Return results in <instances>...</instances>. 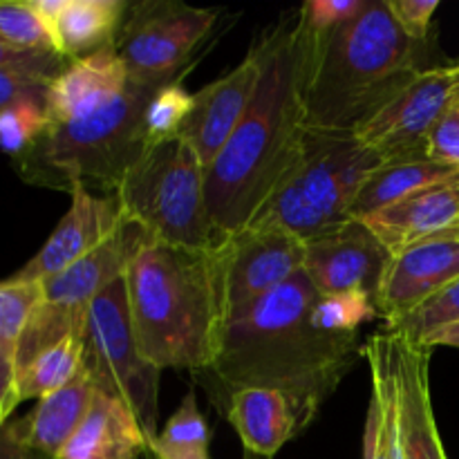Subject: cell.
I'll use <instances>...</instances> for the list:
<instances>
[{
	"mask_svg": "<svg viewBox=\"0 0 459 459\" xmlns=\"http://www.w3.org/2000/svg\"><path fill=\"white\" fill-rule=\"evenodd\" d=\"M318 299L300 272L276 291L233 314L222 348L211 366L215 379L231 390H281L303 433L323 403L352 370L363 348L359 334H330L312 323Z\"/></svg>",
	"mask_w": 459,
	"mask_h": 459,
	"instance_id": "1",
	"label": "cell"
},
{
	"mask_svg": "<svg viewBox=\"0 0 459 459\" xmlns=\"http://www.w3.org/2000/svg\"><path fill=\"white\" fill-rule=\"evenodd\" d=\"M258 88L233 137L206 170L211 220L224 238L245 231L303 155L307 121L300 94L296 21L258 40Z\"/></svg>",
	"mask_w": 459,
	"mask_h": 459,
	"instance_id": "2",
	"label": "cell"
},
{
	"mask_svg": "<svg viewBox=\"0 0 459 459\" xmlns=\"http://www.w3.org/2000/svg\"><path fill=\"white\" fill-rule=\"evenodd\" d=\"M231 238L213 249L151 240L126 272L134 336L157 366L211 370L231 321Z\"/></svg>",
	"mask_w": 459,
	"mask_h": 459,
	"instance_id": "3",
	"label": "cell"
},
{
	"mask_svg": "<svg viewBox=\"0 0 459 459\" xmlns=\"http://www.w3.org/2000/svg\"><path fill=\"white\" fill-rule=\"evenodd\" d=\"M296 40L305 121L314 130L357 133L429 70L426 45L399 27L388 0H370L361 16L325 36L303 31L296 18Z\"/></svg>",
	"mask_w": 459,
	"mask_h": 459,
	"instance_id": "4",
	"label": "cell"
},
{
	"mask_svg": "<svg viewBox=\"0 0 459 459\" xmlns=\"http://www.w3.org/2000/svg\"><path fill=\"white\" fill-rule=\"evenodd\" d=\"M160 88L130 79L117 97L49 126L34 151L16 164L27 182L70 191H110L115 195L130 166L146 151L143 115Z\"/></svg>",
	"mask_w": 459,
	"mask_h": 459,
	"instance_id": "5",
	"label": "cell"
},
{
	"mask_svg": "<svg viewBox=\"0 0 459 459\" xmlns=\"http://www.w3.org/2000/svg\"><path fill=\"white\" fill-rule=\"evenodd\" d=\"M381 164L357 133L307 128L299 164L249 227H281L305 242L336 231L352 220L354 200Z\"/></svg>",
	"mask_w": 459,
	"mask_h": 459,
	"instance_id": "6",
	"label": "cell"
},
{
	"mask_svg": "<svg viewBox=\"0 0 459 459\" xmlns=\"http://www.w3.org/2000/svg\"><path fill=\"white\" fill-rule=\"evenodd\" d=\"M115 195L126 218L157 242L204 251L229 240L211 220L204 164L182 137L146 148Z\"/></svg>",
	"mask_w": 459,
	"mask_h": 459,
	"instance_id": "7",
	"label": "cell"
},
{
	"mask_svg": "<svg viewBox=\"0 0 459 459\" xmlns=\"http://www.w3.org/2000/svg\"><path fill=\"white\" fill-rule=\"evenodd\" d=\"M152 238L137 222L124 220L115 236L65 272L43 282V294L31 312L18 352V370L36 354L61 343L70 334H85L88 314L101 291L126 276L134 255Z\"/></svg>",
	"mask_w": 459,
	"mask_h": 459,
	"instance_id": "8",
	"label": "cell"
},
{
	"mask_svg": "<svg viewBox=\"0 0 459 459\" xmlns=\"http://www.w3.org/2000/svg\"><path fill=\"white\" fill-rule=\"evenodd\" d=\"M85 366L99 393L128 406L142 424L148 442H155L160 435L157 394L161 370L139 350L126 276L117 278L90 307L85 327Z\"/></svg>",
	"mask_w": 459,
	"mask_h": 459,
	"instance_id": "9",
	"label": "cell"
},
{
	"mask_svg": "<svg viewBox=\"0 0 459 459\" xmlns=\"http://www.w3.org/2000/svg\"><path fill=\"white\" fill-rule=\"evenodd\" d=\"M218 13V9L191 7L178 0L128 4L115 48L130 79L155 88L179 83Z\"/></svg>",
	"mask_w": 459,
	"mask_h": 459,
	"instance_id": "10",
	"label": "cell"
},
{
	"mask_svg": "<svg viewBox=\"0 0 459 459\" xmlns=\"http://www.w3.org/2000/svg\"><path fill=\"white\" fill-rule=\"evenodd\" d=\"M459 101V63L429 67L357 130L384 161L429 157V137Z\"/></svg>",
	"mask_w": 459,
	"mask_h": 459,
	"instance_id": "11",
	"label": "cell"
},
{
	"mask_svg": "<svg viewBox=\"0 0 459 459\" xmlns=\"http://www.w3.org/2000/svg\"><path fill=\"white\" fill-rule=\"evenodd\" d=\"M385 332L399 459H448L439 439L430 402V357L433 348L415 343L397 332Z\"/></svg>",
	"mask_w": 459,
	"mask_h": 459,
	"instance_id": "12",
	"label": "cell"
},
{
	"mask_svg": "<svg viewBox=\"0 0 459 459\" xmlns=\"http://www.w3.org/2000/svg\"><path fill=\"white\" fill-rule=\"evenodd\" d=\"M393 254L361 220L307 242L305 269L321 296L361 294L377 299Z\"/></svg>",
	"mask_w": 459,
	"mask_h": 459,
	"instance_id": "13",
	"label": "cell"
},
{
	"mask_svg": "<svg viewBox=\"0 0 459 459\" xmlns=\"http://www.w3.org/2000/svg\"><path fill=\"white\" fill-rule=\"evenodd\" d=\"M124 220L126 215L117 195H99L85 186H74L70 209L48 242L9 278L18 282H45L97 251L115 236Z\"/></svg>",
	"mask_w": 459,
	"mask_h": 459,
	"instance_id": "14",
	"label": "cell"
},
{
	"mask_svg": "<svg viewBox=\"0 0 459 459\" xmlns=\"http://www.w3.org/2000/svg\"><path fill=\"white\" fill-rule=\"evenodd\" d=\"M307 242L281 227H249L231 236L229 305L242 312L305 269Z\"/></svg>",
	"mask_w": 459,
	"mask_h": 459,
	"instance_id": "15",
	"label": "cell"
},
{
	"mask_svg": "<svg viewBox=\"0 0 459 459\" xmlns=\"http://www.w3.org/2000/svg\"><path fill=\"white\" fill-rule=\"evenodd\" d=\"M260 72L263 61L258 45H254L231 72L193 94V108L179 137L197 152L206 170L213 166L247 115L258 88Z\"/></svg>",
	"mask_w": 459,
	"mask_h": 459,
	"instance_id": "16",
	"label": "cell"
},
{
	"mask_svg": "<svg viewBox=\"0 0 459 459\" xmlns=\"http://www.w3.org/2000/svg\"><path fill=\"white\" fill-rule=\"evenodd\" d=\"M459 278V233L412 245L393 255L377 291V309L385 325L429 303Z\"/></svg>",
	"mask_w": 459,
	"mask_h": 459,
	"instance_id": "17",
	"label": "cell"
},
{
	"mask_svg": "<svg viewBox=\"0 0 459 459\" xmlns=\"http://www.w3.org/2000/svg\"><path fill=\"white\" fill-rule=\"evenodd\" d=\"M390 254L439 236L459 233V173L403 197L361 220Z\"/></svg>",
	"mask_w": 459,
	"mask_h": 459,
	"instance_id": "18",
	"label": "cell"
},
{
	"mask_svg": "<svg viewBox=\"0 0 459 459\" xmlns=\"http://www.w3.org/2000/svg\"><path fill=\"white\" fill-rule=\"evenodd\" d=\"M128 83L130 74L117 54L115 43L70 61L48 92L49 126L63 124L79 112L117 97Z\"/></svg>",
	"mask_w": 459,
	"mask_h": 459,
	"instance_id": "19",
	"label": "cell"
},
{
	"mask_svg": "<svg viewBox=\"0 0 459 459\" xmlns=\"http://www.w3.org/2000/svg\"><path fill=\"white\" fill-rule=\"evenodd\" d=\"M56 36L58 52L70 61L115 43L128 3L124 0H31Z\"/></svg>",
	"mask_w": 459,
	"mask_h": 459,
	"instance_id": "20",
	"label": "cell"
},
{
	"mask_svg": "<svg viewBox=\"0 0 459 459\" xmlns=\"http://www.w3.org/2000/svg\"><path fill=\"white\" fill-rule=\"evenodd\" d=\"M151 442L128 406L97 393L88 417L61 453V459H139Z\"/></svg>",
	"mask_w": 459,
	"mask_h": 459,
	"instance_id": "21",
	"label": "cell"
},
{
	"mask_svg": "<svg viewBox=\"0 0 459 459\" xmlns=\"http://www.w3.org/2000/svg\"><path fill=\"white\" fill-rule=\"evenodd\" d=\"M229 421L240 435L245 451L273 459L300 433L291 402L272 388H238L229 393Z\"/></svg>",
	"mask_w": 459,
	"mask_h": 459,
	"instance_id": "22",
	"label": "cell"
},
{
	"mask_svg": "<svg viewBox=\"0 0 459 459\" xmlns=\"http://www.w3.org/2000/svg\"><path fill=\"white\" fill-rule=\"evenodd\" d=\"M97 393L92 375L88 366H83L70 384L39 399L34 411L27 412L25 424L30 442L49 457L61 459V453L88 417Z\"/></svg>",
	"mask_w": 459,
	"mask_h": 459,
	"instance_id": "23",
	"label": "cell"
},
{
	"mask_svg": "<svg viewBox=\"0 0 459 459\" xmlns=\"http://www.w3.org/2000/svg\"><path fill=\"white\" fill-rule=\"evenodd\" d=\"M43 294V282H18L7 278L0 285V421L7 424L21 403L16 390L18 352L31 312Z\"/></svg>",
	"mask_w": 459,
	"mask_h": 459,
	"instance_id": "24",
	"label": "cell"
},
{
	"mask_svg": "<svg viewBox=\"0 0 459 459\" xmlns=\"http://www.w3.org/2000/svg\"><path fill=\"white\" fill-rule=\"evenodd\" d=\"M459 169L439 164L430 157H412V160L384 161L363 184L361 193L354 200L352 220H366L388 206L397 204L403 197L437 184L442 179L457 175Z\"/></svg>",
	"mask_w": 459,
	"mask_h": 459,
	"instance_id": "25",
	"label": "cell"
},
{
	"mask_svg": "<svg viewBox=\"0 0 459 459\" xmlns=\"http://www.w3.org/2000/svg\"><path fill=\"white\" fill-rule=\"evenodd\" d=\"M363 357L372 372V397L368 408L366 442L363 457L366 459H399L397 417H394L393 379H390L388 341L385 332H377L363 345Z\"/></svg>",
	"mask_w": 459,
	"mask_h": 459,
	"instance_id": "26",
	"label": "cell"
},
{
	"mask_svg": "<svg viewBox=\"0 0 459 459\" xmlns=\"http://www.w3.org/2000/svg\"><path fill=\"white\" fill-rule=\"evenodd\" d=\"M70 58L56 49L0 48V110L18 101H39L48 108V92Z\"/></svg>",
	"mask_w": 459,
	"mask_h": 459,
	"instance_id": "27",
	"label": "cell"
},
{
	"mask_svg": "<svg viewBox=\"0 0 459 459\" xmlns=\"http://www.w3.org/2000/svg\"><path fill=\"white\" fill-rule=\"evenodd\" d=\"M85 366V334H70L61 343L36 354L18 370V399H43L70 384Z\"/></svg>",
	"mask_w": 459,
	"mask_h": 459,
	"instance_id": "28",
	"label": "cell"
},
{
	"mask_svg": "<svg viewBox=\"0 0 459 459\" xmlns=\"http://www.w3.org/2000/svg\"><path fill=\"white\" fill-rule=\"evenodd\" d=\"M0 48L56 49V36L31 0L0 3Z\"/></svg>",
	"mask_w": 459,
	"mask_h": 459,
	"instance_id": "29",
	"label": "cell"
},
{
	"mask_svg": "<svg viewBox=\"0 0 459 459\" xmlns=\"http://www.w3.org/2000/svg\"><path fill=\"white\" fill-rule=\"evenodd\" d=\"M48 128V108L39 101H18L0 110L3 148L16 164L34 151Z\"/></svg>",
	"mask_w": 459,
	"mask_h": 459,
	"instance_id": "30",
	"label": "cell"
},
{
	"mask_svg": "<svg viewBox=\"0 0 459 459\" xmlns=\"http://www.w3.org/2000/svg\"><path fill=\"white\" fill-rule=\"evenodd\" d=\"M379 309L372 296L361 291L321 296L312 307V323L330 334H359V327L375 321Z\"/></svg>",
	"mask_w": 459,
	"mask_h": 459,
	"instance_id": "31",
	"label": "cell"
},
{
	"mask_svg": "<svg viewBox=\"0 0 459 459\" xmlns=\"http://www.w3.org/2000/svg\"><path fill=\"white\" fill-rule=\"evenodd\" d=\"M191 108L193 94H188L182 83H169L157 90L143 115L146 148L178 139Z\"/></svg>",
	"mask_w": 459,
	"mask_h": 459,
	"instance_id": "32",
	"label": "cell"
},
{
	"mask_svg": "<svg viewBox=\"0 0 459 459\" xmlns=\"http://www.w3.org/2000/svg\"><path fill=\"white\" fill-rule=\"evenodd\" d=\"M457 321H459V278L455 282H451L446 290L439 291L437 296H433L429 303H424L420 309L408 314L406 318L385 325V330L408 336V339L415 341V343H424L430 334H435L437 330H442V327L451 325V323H457Z\"/></svg>",
	"mask_w": 459,
	"mask_h": 459,
	"instance_id": "33",
	"label": "cell"
},
{
	"mask_svg": "<svg viewBox=\"0 0 459 459\" xmlns=\"http://www.w3.org/2000/svg\"><path fill=\"white\" fill-rule=\"evenodd\" d=\"M211 437L213 435H211L209 424L197 408L195 393L188 390L175 415L166 421V426L151 446L175 448V451H209Z\"/></svg>",
	"mask_w": 459,
	"mask_h": 459,
	"instance_id": "34",
	"label": "cell"
},
{
	"mask_svg": "<svg viewBox=\"0 0 459 459\" xmlns=\"http://www.w3.org/2000/svg\"><path fill=\"white\" fill-rule=\"evenodd\" d=\"M370 7V0H309L300 7V30L312 36H325L354 21Z\"/></svg>",
	"mask_w": 459,
	"mask_h": 459,
	"instance_id": "35",
	"label": "cell"
},
{
	"mask_svg": "<svg viewBox=\"0 0 459 459\" xmlns=\"http://www.w3.org/2000/svg\"><path fill=\"white\" fill-rule=\"evenodd\" d=\"M388 4L399 27L412 40L429 45L430 22L439 9V0H388Z\"/></svg>",
	"mask_w": 459,
	"mask_h": 459,
	"instance_id": "36",
	"label": "cell"
},
{
	"mask_svg": "<svg viewBox=\"0 0 459 459\" xmlns=\"http://www.w3.org/2000/svg\"><path fill=\"white\" fill-rule=\"evenodd\" d=\"M429 157L439 164L459 169V101L437 121L430 133Z\"/></svg>",
	"mask_w": 459,
	"mask_h": 459,
	"instance_id": "37",
	"label": "cell"
},
{
	"mask_svg": "<svg viewBox=\"0 0 459 459\" xmlns=\"http://www.w3.org/2000/svg\"><path fill=\"white\" fill-rule=\"evenodd\" d=\"M0 459H54L48 453H43L40 448H36L34 444L27 437V424L25 417L21 420H13L3 424L0 430Z\"/></svg>",
	"mask_w": 459,
	"mask_h": 459,
	"instance_id": "38",
	"label": "cell"
},
{
	"mask_svg": "<svg viewBox=\"0 0 459 459\" xmlns=\"http://www.w3.org/2000/svg\"><path fill=\"white\" fill-rule=\"evenodd\" d=\"M424 345L429 348H437V345H446V348H459V321L451 323V325L442 327L435 334H430L429 339L424 341Z\"/></svg>",
	"mask_w": 459,
	"mask_h": 459,
	"instance_id": "39",
	"label": "cell"
},
{
	"mask_svg": "<svg viewBox=\"0 0 459 459\" xmlns=\"http://www.w3.org/2000/svg\"><path fill=\"white\" fill-rule=\"evenodd\" d=\"M151 453L157 459H211L209 451H175V448L151 446Z\"/></svg>",
	"mask_w": 459,
	"mask_h": 459,
	"instance_id": "40",
	"label": "cell"
},
{
	"mask_svg": "<svg viewBox=\"0 0 459 459\" xmlns=\"http://www.w3.org/2000/svg\"><path fill=\"white\" fill-rule=\"evenodd\" d=\"M242 459H269V457L255 455V453H249V451H245V457H242Z\"/></svg>",
	"mask_w": 459,
	"mask_h": 459,
	"instance_id": "41",
	"label": "cell"
}]
</instances>
